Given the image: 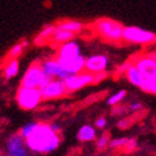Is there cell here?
Masks as SVG:
<instances>
[{
    "label": "cell",
    "mask_w": 156,
    "mask_h": 156,
    "mask_svg": "<svg viewBox=\"0 0 156 156\" xmlns=\"http://www.w3.org/2000/svg\"><path fill=\"white\" fill-rule=\"evenodd\" d=\"M123 41L136 45H150L156 42V35L138 26H125L123 32Z\"/></svg>",
    "instance_id": "obj_6"
},
{
    "label": "cell",
    "mask_w": 156,
    "mask_h": 156,
    "mask_svg": "<svg viewBox=\"0 0 156 156\" xmlns=\"http://www.w3.org/2000/svg\"><path fill=\"white\" fill-rule=\"evenodd\" d=\"M56 26L58 29H61V30H66L68 32H72L73 35L80 34L84 29V24L81 23V21H77V20H62Z\"/></svg>",
    "instance_id": "obj_14"
},
{
    "label": "cell",
    "mask_w": 156,
    "mask_h": 156,
    "mask_svg": "<svg viewBox=\"0 0 156 156\" xmlns=\"http://www.w3.org/2000/svg\"><path fill=\"white\" fill-rule=\"evenodd\" d=\"M123 71L125 73V77L126 80L135 87H138L141 89L143 84H144V77L143 74L140 73V71L138 69V67H136L134 65V62H129V63H125L123 66Z\"/></svg>",
    "instance_id": "obj_13"
},
{
    "label": "cell",
    "mask_w": 156,
    "mask_h": 156,
    "mask_svg": "<svg viewBox=\"0 0 156 156\" xmlns=\"http://www.w3.org/2000/svg\"><path fill=\"white\" fill-rule=\"evenodd\" d=\"M81 53V46L76 41H68L63 45L58 47L57 55H56V60L60 62L62 66H66L71 61L76 60L77 57H80Z\"/></svg>",
    "instance_id": "obj_7"
},
{
    "label": "cell",
    "mask_w": 156,
    "mask_h": 156,
    "mask_svg": "<svg viewBox=\"0 0 156 156\" xmlns=\"http://www.w3.org/2000/svg\"><path fill=\"white\" fill-rule=\"evenodd\" d=\"M41 66H42L44 72L47 73L50 77H52L53 80H62V81H65L66 78L69 77V73L65 69V67L60 62H58L56 58L42 61Z\"/></svg>",
    "instance_id": "obj_11"
},
{
    "label": "cell",
    "mask_w": 156,
    "mask_h": 156,
    "mask_svg": "<svg viewBox=\"0 0 156 156\" xmlns=\"http://www.w3.org/2000/svg\"><path fill=\"white\" fill-rule=\"evenodd\" d=\"M105 77H107V73H105V72H103V73H97V74H94V83H98V82L103 81Z\"/></svg>",
    "instance_id": "obj_25"
},
{
    "label": "cell",
    "mask_w": 156,
    "mask_h": 156,
    "mask_svg": "<svg viewBox=\"0 0 156 156\" xmlns=\"http://www.w3.org/2000/svg\"><path fill=\"white\" fill-rule=\"evenodd\" d=\"M73 37H74V35L72 32H68L66 30H61V29L57 27L55 34H53V36H52V38H51V42L55 44V45L61 46V45H63V44H66L68 41H72Z\"/></svg>",
    "instance_id": "obj_15"
},
{
    "label": "cell",
    "mask_w": 156,
    "mask_h": 156,
    "mask_svg": "<svg viewBox=\"0 0 156 156\" xmlns=\"http://www.w3.org/2000/svg\"><path fill=\"white\" fill-rule=\"evenodd\" d=\"M37 124H38V123H35V122H30V123L25 124V125L20 129V133H19V134H20L24 139H26L27 136H30V135L32 134V131L36 129Z\"/></svg>",
    "instance_id": "obj_22"
},
{
    "label": "cell",
    "mask_w": 156,
    "mask_h": 156,
    "mask_svg": "<svg viewBox=\"0 0 156 156\" xmlns=\"http://www.w3.org/2000/svg\"><path fill=\"white\" fill-rule=\"evenodd\" d=\"M50 126H51V129H52L55 133H57V134H58V131H60V126H58L57 124H55V123H51V124H50Z\"/></svg>",
    "instance_id": "obj_27"
},
{
    "label": "cell",
    "mask_w": 156,
    "mask_h": 156,
    "mask_svg": "<svg viewBox=\"0 0 156 156\" xmlns=\"http://www.w3.org/2000/svg\"><path fill=\"white\" fill-rule=\"evenodd\" d=\"M130 139L128 138H118V139H112L109 143V147L110 149H125L126 145L129 144Z\"/></svg>",
    "instance_id": "obj_21"
},
{
    "label": "cell",
    "mask_w": 156,
    "mask_h": 156,
    "mask_svg": "<svg viewBox=\"0 0 156 156\" xmlns=\"http://www.w3.org/2000/svg\"><path fill=\"white\" fill-rule=\"evenodd\" d=\"M25 139L20 134H14L6 143V156H27Z\"/></svg>",
    "instance_id": "obj_12"
},
{
    "label": "cell",
    "mask_w": 156,
    "mask_h": 156,
    "mask_svg": "<svg viewBox=\"0 0 156 156\" xmlns=\"http://www.w3.org/2000/svg\"><path fill=\"white\" fill-rule=\"evenodd\" d=\"M42 94L38 88H26L20 87L16 93V102L23 109L32 110L36 109L42 102Z\"/></svg>",
    "instance_id": "obj_5"
},
{
    "label": "cell",
    "mask_w": 156,
    "mask_h": 156,
    "mask_svg": "<svg viewBox=\"0 0 156 156\" xmlns=\"http://www.w3.org/2000/svg\"><path fill=\"white\" fill-rule=\"evenodd\" d=\"M60 136L55 133L50 124L38 123L32 134L25 139L26 147L37 154H50L60 146Z\"/></svg>",
    "instance_id": "obj_1"
},
{
    "label": "cell",
    "mask_w": 156,
    "mask_h": 156,
    "mask_svg": "<svg viewBox=\"0 0 156 156\" xmlns=\"http://www.w3.org/2000/svg\"><path fill=\"white\" fill-rule=\"evenodd\" d=\"M141 108H143V104L139 103V102H135V103H133V104L130 105V109H131V110H140Z\"/></svg>",
    "instance_id": "obj_26"
},
{
    "label": "cell",
    "mask_w": 156,
    "mask_h": 156,
    "mask_svg": "<svg viewBox=\"0 0 156 156\" xmlns=\"http://www.w3.org/2000/svg\"><path fill=\"white\" fill-rule=\"evenodd\" d=\"M53 80L47 73L44 72L41 63H32L27 71L24 73V77L21 80V87L26 88H38L41 89L46 87L51 81Z\"/></svg>",
    "instance_id": "obj_3"
},
{
    "label": "cell",
    "mask_w": 156,
    "mask_h": 156,
    "mask_svg": "<svg viewBox=\"0 0 156 156\" xmlns=\"http://www.w3.org/2000/svg\"><path fill=\"white\" fill-rule=\"evenodd\" d=\"M152 55H154V56H155V58H156V50H155V51L152 52Z\"/></svg>",
    "instance_id": "obj_28"
},
{
    "label": "cell",
    "mask_w": 156,
    "mask_h": 156,
    "mask_svg": "<svg viewBox=\"0 0 156 156\" xmlns=\"http://www.w3.org/2000/svg\"><path fill=\"white\" fill-rule=\"evenodd\" d=\"M95 136H97L95 129H94V126H92L89 124L83 125L77 133V139L80 141H83V143H88V141L94 140Z\"/></svg>",
    "instance_id": "obj_16"
},
{
    "label": "cell",
    "mask_w": 156,
    "mask_h": 156,
    "mask_svg": "<svg viewBox=\"0 0 156 156\" xmlns=\"http://www.w3.org/2000/svg\"><path fill=\"white\" fill-rule=\"evenodd\" d=\"M56 29H57L56 25H46V26L40 31V34L36 36L35 44H37V45H44V44H46L47 41H51V38H52V36H53Z\"/></svg>",
    "instance_id": "obj_17"
},
{
    "label": "cell",
    "mask_w": 156,
    "mask_h": 156,
    "mask_svg": "<svg viewBox=\"0 0 156 156\" xmlns=\"http://www.w3.org/2000/svg\"><path fill=\"white\" fill-rule=\"evenodd\" d=\"M109 143H110L109 136H108L107 134H104V135H102L101 138L98 139V141H97V147L101 149V150H103V149H105L107 146H109Z\"/></svg>",
    "instance_id": "obj_23"
},
{
    "label": "cell",
    "mask_w": 156,
    "mask_h": 156,
    "mask_svg": "<svg viewBox=\"0 0 156 156\" xmlns=\"http://www.w3.org/2000/svg\"><path fill=\"white\" fill-rule=\"evenodd\" d=\"M40 90H41L44 101L63 98V97L68 93L66 84H65V81H62V80H52L46 87L41 88Z\"/></svg>",
    "instance_id": "obj_9"
},
{
    "label": "cell",
    "mask_w": 156,
    "mask_h": 156,
    "mask_svg": "<svg viewBox=\"0 0 156 156\" xmlns=\"http://www.w3.org/2000/svg\"><path fill=\"white\" fill-rule=\"evenodd\" d=\"M27 46H29V42H27L26 40L20 41V42H17L16 45H14V46L10 48L9 53H8L9 60H14V58H17L19 56H20V55L24 52V50H25Z\"/></svg>",
    "instance_id": "obj_19"
},
{
    "label": "cell",
    "mask_w": 156,
    "mask_h": 156,
    "mask_svg": "<svg viewBox=\"0 0 156 156\" xmlns=\"http://www.w3.org/2000/svg\"><path fill=\"white\" fill-rule=\"evenodd\" d=\"M124 25L116 20L108 17H101L98 19L93 29L97 32V35L101 36L104 40L109 42H120L123 41V32H124Z\"/></svg>",
    "instance_id": "obj_2"
},
{
    "label": "cell",
    "mask_w": 156,
    "mask_h": 156,
    "mask_svg": "<svg viewBox=\"0 0 156 156\" xmlns=\"http://www.w3.org/2000/svg\"><path fill=\"white\" fill-rule=\"evenodd\" d=\"M65 84L66 88L69 92H76V90H80L89 84H94V74L87 71H83L78 74H73L69 76L68 78L65 80Z\"/></svg>",
    "instance_id": "obj_8"
},
{
    "label": "cell",
    "mask_w": 156,
    "mask_h": 156,
    "mask_svg": "<svg viewBox=\"0 0 156 156\" xmlns=\"http://www.w3.org/2000/svg\"><path fill=\"white\" fill-rule=\"evenodd\" d=\"M105 125H107V119L104 118V116H99V118L95 120V126L98 129H104Z\"/></svg>",
    "instance_id": "obj_24"
},
{
    "label": "cell",
    "mask_w": 156,
    "mask_h": 156,
    "mask_svg": "<svg viewBox=\"0 0 156 156\" xmlns=\"http://www.w3.org/2000/svg\"><path fill=\"white\" fill-rule=\"evenodd\" d=\"M133 62L144 77L143 87L156 83V58L152 53L140 55Z\"/></svg>",
    "instance_id": "obj_4"
},
{
    "label": "cell",
    "mask_w": 156,
    "mask_h": 156,
    "mask_svg": "<svg viewBox=\"0 0 156 156\" xmlns=\"http://www.w3.org/2000/svg\"><path fill=\"white\" fill-rule=\"evenodd\" d=\"M108 66H109L108 57L102 53H97V55H92L90 57H88L86 60L84 71L90 72L93 74L103 73V72H107Z\"/></svg>",
    "instance_id": "obj_10"
},
{
    "label": "cell",
    "mask_w": 156,
    "mask_h": 156,
    "mask_svg": "<svg viewBox=\"0 0 156 156\" xmlns=\"http://www.w3.org/2000/svg\"><path fill=\"white\" fill-rule=\"evenodd\" d=\"M3 73H4L5 80H11V78H14L19 73V61H17V58L8 61V63L4 67Z\"/></svg>",
    "instance_id": "obj_18"
},
{
    "label": "cell",
    "mask_w": 156,
    "mask_h": 156,
    "mask_svg": "<svg viewBox=\"0 0 156 156\" xmlns=\"http://www.w3.org/2000/svg\"><path fill=\"white\" fill-rule=\"evenodd\" d=\"M125 97H126V92H125V90H119V92L112 94L109 98H108L107 103H108L109 105H116V104H119V103L125 98Z\"/></svg>",
    "instance_id": "obj_20"
}]
</instances>
